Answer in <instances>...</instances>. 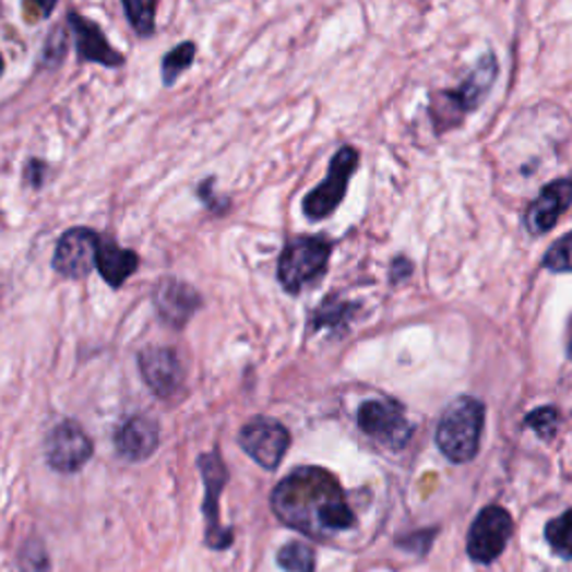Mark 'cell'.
<instances>
[{
	"mask_svg": "<svg viewBox=\"0 0 572 572\" xmlns=\"http://www.w3.org/2000/svg\"><path fill=\"white\" fill-rule=\"evenodd\" d=\"M240 445L264 469H277L291 445V434L279 420L255 416L242 427Z\"/></svg>",
	"mask_w": 572,
	"mask_h": 572,
	"instance_id": "52a82bcc",
	"label": "cell"
},
{
	"mask_svg": "<svg viewBox=\"0 0 572 572\" xmlns=\"http://www.w3.org/2000/svg\"><path fill=\"white\" fill-rule=\"evenodd\" d=\"M157 445H159V425L155 418L143 414H134L126 418L115 434V448L119 456L132 463L146 461L148 456H153Z\"/></svg>",
	"mask_w": 572,
	"mask_h": 572,
	"instance_id": "5bb4252c",
	"label": "cell"
},
{
	"mask_svg": "<svg viewBox=\"0 0 572 572\" xmlns=\"http://www.w3.org/2000/svg\"><path fill=\"white\" fill-rule=\"evenodd\" d=\"M356 422L367 437L390 450H403L414 434L405 407L394 398L365 401L358 407Z\"/></svg>",
	"mask_w": 572,
	"mask_h": 572,
	"instance_id": "5b68a950",
	"label": "cell"
},
{
	"mask_svg": "<svg viewBox=\"0 0 572 572\" xmlns=\"http://www.w3.org/2000/svg\"><path fill=\"white\" fill-rule=\"evenodd\" d=\"M559 420H561L559 409H557V407H550V405H548V407H539V409H535V412H531V414L526 416V425H528L531 429H535V434L541 437V439H546V441H550V439L557 434Z\"/></svg>",
	"mask_w": 572,
	"mask_h": 572,
	"instance_id": "7402d4cb",
	"label": "cell"
},
{
	"mask_svg": "<svg viewBox=\"0 0 572 572\" xmlns=\"http://www.w3.org/2000/svg\"><path fill=\"white\" fill-rule=\"evenodd\" d=\"M99 237L92 228H70L65 230L55 249L52 266L59 275L68 279H83L94 271V260H97Z\"/></svg>",
	"mask_w": 572,
	"mask_h": 572,
	"instance_id": "30bf717a",
	"label": "cell"
},
{
	"mask_svg": "<svg viewBox=\"0 0 572 572\" xmlns=\"http://www.w3.org/2000/svg\"><path fill=\"white\" fill-rule=\"evenodd\" d=\"M331 242L326 237H294L284 245L279 264H277V279L286 294H300L309 284L318 282L329 266L331 258Z\"/></svg>",
	"mask_w": 572,
	"mask_h": 572,
	"instance_id": "277c9868",
	"label": "cell"
},
{
	"mask_svg": "<svg viewBox=\"0 0 572 572\" xmlns=\"http://www.w3.org/2000/svg\"><path fill=\"white\" fill-rule=\"evenodd\" d=\"M94 269L102 273V277L112 289H119V286H123V282L139 269V255L130 249H121L110 237H99Z\"/></svg>",
	"mask_w": 572,
	"mask_h": 572,
	"instance_id": "e0dca14e",
	"label": "cell"
},
{
	"mask_svg": "<svg viewBox=\"0 0 572 572\" xmlns=\"http://www.w3.org/2000/svg\"><path fill=\"white\" fill-rule=\"evenodd\" d=\"M139 371L159 398H170L179 392L183 383V367L175 349L170 347H148L139 354Z\"/></svg>",
	"mask_w": 572,
	"mask_h": 572,
	"instance_id": "7c38bea8",
	"label": "cell"
},
{
	"mask_svg": "<svg viewBox=\"0 0 572 572\" xmlns=\"http://www.w3.org/2000/svg\"><path fill=\"white\" fill-rule=\"evenodd\" d=\"M195 57H198V47L193 40H183L177 47H172V50L162 61L164 85L170 87L190 65H193Z\"/></svg>",
	"mask_w": 572,
	"mask_h": 572,
	"instance_id": "ac0fdd59",
	"label": "cell"
},
{
	"mask_svg": "<svg viewBox=\"0 0 572 572\" xmlns=\"http://www.w3.org/2000/svg\"><path fill=\"white\" fill-rule=\"evenodd\" d=\"M198 467L204 476V484H206V501H204V514L208 521V544L211 548H226L233 541V533L226 531L222 523H219V494L228 481V472L226 465L219 456L217 450L202 454L198 458Z\"/></svg>",
	"mask_w": 572,
	"mask_h": 572,
	"instance_id": "8fae6325",
	"label": "cell"
},
{
	"mask_svg": "<svg viewBox=\"0 0 572 572\" xmlns=\"http://www.w3.org/2000/svg\"><path fill=\"white\" fill-rule=\"evenodd\" d=\"M94 445L85 429L74 420H63L45 439V458L61 474L79 472L92 458Z\"/></svg>",
	"mask_w": 572,
	"mask_h": 572,
	"instance_id": "ba28073f",
	"label": "cell"
},
{
	"mask_svg": "<svg viewBox=\"0 0 572 572\" xmlns=\"http://www.w3.org/2000/svg\"><path fill=\"white\" fill-rule=\"evenodd\" d=\"M510 535H512V516L508 514V510L499 505H490L472 523L467 535V552L474 561L490 563L503 552Z\"/></svg>",
	"mask_w": 572,
	"mask_h": 572,
	"instance_id": "9c48e42d",
	"label": "cell"
},
{
	"mask_svg": "<svg viewBox=\"0 0 572 572\" xmlns=\"http://www.w3.org/2000/svg\"><path fill=\"white\" fill-rule=\"evenodd\" d=\"M277 563L286 572H315V552L305 541H291L277 552Z\"/></svg>",
	"mask_w": 572,
	"mask_h": 572,
	"instance_id": "ffe728a7",
	"label": "cell"
},
{
	"mask_svg": "<svg viewBox=\"0 0 572 572\" xmlns=\"http://www.w3.org/2000/svg\"><path fill=\"white\" fill-rule=\"evenodd\" d=\"M155 311L170 329H183L202 307V296L188 282L166 277L155 289Z\"/></svg>",
	"mask_w": 572,
	"mask_h": 572,
	"instance_id": "4fadbf2b",
	"label": "cell"
},
{
	"mask_svg": "<svg viewBox=\"0 0 572 572\" xmlns=\"http://www.w3.org/2000/svg\"><path fill=\"white\" fill-rule=\"evenodd\" d=\"M486 407L474 396L454 398L437 427V445L452 463H467L481 448Z\"/></svg>",
	"mask_w": 572,
	"mask_h": 572,
	"instance_id": "7a4b0ae2",
	"label": "cell"
},
{
	"mask_svg": "<svg viewBox=\"0 0 572 572\" xmlns=\"http://www.w3.org/2000/svg\"><path fill=\"white\" fill-rule=\"evenodd\" d=\"M155 10L157 3H136V0L123 3V12L139 36H151L155 32Z\"/></svg>",
	"mask_w": 572,
	"mask_h": 572,
	"instance_id": "44dd1931",
	"label": "cell"
},
{
	"mask_svg": "<svg viewBox=\"0 0 572 572\" xmlns=\"http://www.w3.org/2000/svg\"><path fill=\"white\" fill-rule=\"evenodd\" d=\"M45 172H47V166L40 162V159H32L27 166H25V181L34 188H40L43 186V179H45Z\"/></svg>",
	"mask_w": 572,
	"mask_h": 572,
	"instance_id": "484cf974",
	"label": "cell"
},
{
	"mask_svg": "<svg viewBox=\"0 0 572 572\" xmlns=\"http://www.w3.org/2000/svg\"><path fill=\"white\" fill-rule=\"evenodd\" d=\"M68 25L74 34L76 52H79L81 61L99 63V65H106V68H121L123 65L121 52H117L115 47L108 43L106 34L102 32V27L97 23L83 19L76 12H70Z\"/></svg>",
	"mask_w": 572,
	"mask_h": 572,
	"instance_id": "9a60e30c",
	"label": "cell"
},
{
	"mask_svg": "<svg viewBox=\"0 0 572 572\" xmlns=\"http://www.w3.org/2000/svg\"><path fill=\"white\" fill-rule=\"evenodd\" d=\"M354 313H356V305L354 302L324 300L315 309V313L311 315V329H341V326H347Z\"/></svg>",
	"mask_w": 572,
	"mask_h": 572,
	"instance_id": "d6986e66",
	"label": "cell"
},
{
	"mask_svg": "<svg viewBox=\"0 0 572 572\" xmlns=\"http://www.w3.org/2000/svg\"><path fill=\"white\" fill-rule=\"evenodd\" d=\"M499 74V63L494 55H486L484 59H479L467 79L450 92H439L432 97V119L437 123V130H450L456 128L461 123V119L469 112H474L484 104V99L488 97L490 87L494 85Z\"/></svg>",
	"mask_w": 572,
	"mask_h": 572,
	"instance_id": "3957f363",
	"label": "cell"
},
{
	"mask_svg": "<svg viewBox=\"0 0 572 572\" xmlns=\"http://www.w3.org/2000/svg\"><path fill=\"white\" fill-rule=\"evenodd\" d=\"M570 200H572V181L568 177H561L548 183L537 195V200L528 206V213H526L528 230L533 235H546L565 213V208L570 206Z\"/></svg>",
	"mask_w": 572,
	"mask_h": 572,
	"instance_id": "2e32d148",
	"label": "cell"
},
{
	"mask_svg": "<svg viewBox=\"0 0 572 572\" xmlns=\"http://www.w3.org/2000/svg\"><path fill=\"white\" fill-rule=\"evenodd\" d=\"M271 505L282 523L318 541L349 531L356 523L336 476L313 465L298 467L282 479Z\"/></svg>",
	"mask_w": 572,
	"mask_h": 572,
	"instance_id": "6da1fadb",
	"label": "cell"
},
{
	"mask_svg": "<svg viewBox=\"0 0 572 572\" xmlns=\"http://www.w3.org/2000/svg\"><path fill=\"white\" fill-rule=\"evenodd\" d=\"M358 159L360 155L351 146H343L336 155H333L326 179L320 186H315L302 202V211L311 222L331 217L333 211L343 204L349 188V179L358 168Z\"/></svg>",
	"mask_w": 572,
	"mask_h": 572,
	"instance_id": "8992f818",
	"label": "cell"
},
{
	"mask_svg": "<svg viewBox=\"0 0 572 572\" xmlns=\"http://www.w3.org/2000/svg\"><path fill=\"white\" fill-rule=\"evenodd\" d=\"M412 271H414V266H412V262L407 258H396L392 262V269H390V282L392 284H401V282H405L412 275Z\"/></svg>",
	"mask_w": 572,
	"mask_h": 572,
	"instance_id": "4316f807",
	"label": "cell"
},
{
	"mask_svg": "<svg viewBox=\"0 0 572 572\" xmlns=\"http://www.w3.org/2000/svg\"><path fill=\"white\" fill-rule=\"evenodd\" d=\"M568 523H570V512H563L559 519L550 521L548 528H546V539H548V544H550L552 550H555L561 559H565V561L570 559V537H568L570 526H568Z\"/></svg>",
	"mask_w": 572,
	"mask_h": 572,
	"instance_id": "603a6c76",
	"label": "cell"
},
{
	"mask_svg": "<svg viewBox=\"0 0 572 572\" xmlns=\"http://www.w3.org/2000/svg\"><path fill=\"white\" fill-rule=\"evenodd\" d=\"M21 572H50L47 552L38 541L25 544V548L21 552Z\"/></svg>",
	"mask_w": 572,
	"mask_h": 572,
	"instance_id": "d4e9b609",
	"label": "cell"
},
{
	"mask_svg": "<svg viewBox=\"0 0 572 572\" xmlns=\"http://www.w3.org/2000/svg\"><path fill=\"white\" fill-rule=\"evenodd\" d=\"M3 70H5V61H3V57H0V74H3Z\"/></svg>",
	"mask_w": 572,
	"mask_h": 572,
	"instance_id": "83f0119b",
	"label": "cell"
},
{
	"mask_svg": "<svg viewBox=\"0 0 572 572\" xmlns=\"http://www.w3.org/2000/svg\"><path fill=\"white\" fill-rule=\"evenodd\" d=\"M544 266L552 273H568L570 271V235H561L559 240L550 247L544 258Z\"/></svg>",
	"mask_w": 572,
	"mask_h": 572,
	"instance_id": "cb8c5ba5",
	"label": "cell"
}]
</instances>
